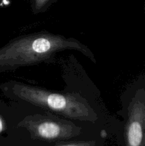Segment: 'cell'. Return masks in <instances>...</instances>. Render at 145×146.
Masks as SVG:
<instances>
[{"label":"cell","mask_w":145,"mask_h":146,"mask_svg":"<svg viewBox=\"0 0 145 146\" xmlns=\"http://www.w3.org/2000/svg\"><path fill=\"white\" fill-rule=\"evenodd\" d=\"M64 51H78L97 64L94 53L80 41L43 31L18 36L0 47V73L42 63H55L58 54Z\"/></svg>","instance_id":"cell-1"},{"label":"cell","mask_w":145,"mask_h":146,"mask_svg":"<svg viewBox=\"0 0 145 146\" xmlns=\"http://www.w3.org/2000/svg\"><path fill=\"white\" fill-rule=\"evenodd\" d=\"M0 91L11 101L30 104L71 121L95 124L100 120L101 107L77 91L57 92L14 80L0 83Z\"/></svg>","instance_id":"cell-2"},{"label":"cell","mask_w":145,"mask_h":146,"mask_svg":"<svg viewBox=\"0 0 145 146\" xmlns=\"http://www.w3.org/2000/svg\"><path fill=\"white\" fill-rule=\"evenodd\" d=\"M124 146H145V76L129 84L120 96Z\"/></svg>","instance_id":"cell-3"},{"label":"cell","mask_w":145,"mask_h":146,"mask_svg":"<svg viewBox=\"0 0 145 146\" xmlns=\"http://www.w3.org/2000/svg\"><path fill=\"white\" fill-rule=\"evenodd\" d=\"M17 127L28 131L34 139L48 142L71 139L78 136L82 130L71 120L45 111L23 117Z\"/></svg>","instance_id":"cell-4"},{"label":"cell","mask_w":145,"mask_h":146,"mask_svg":"<svg viewBox=\"0 0 145 146\" xmlns=\"http://www.w3.org/2000/svg\"><path fill=\"white\" fill-rule=\"evenodd\" d=\"M95 144H96L95 141H82V142H75L67 144H61V145L55 146H95Z\"/></svg>","instance_id":"cell-5"}]
</instances>
